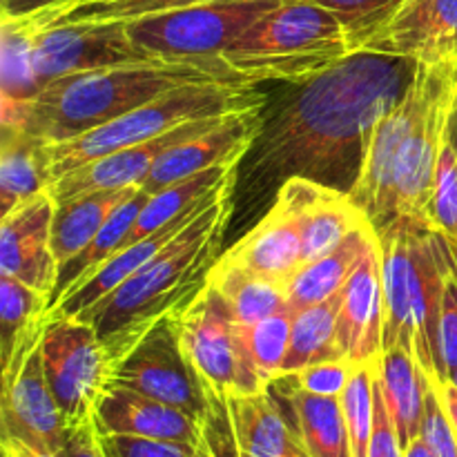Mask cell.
Segmentation results:
<instances>
[{"label":"cell","instance_id":"obj_20","mask_svg":"<svg viewBox=\"0 0 457 457\" xmlns=\"http://www.w3.org/2000/svg\"><path fill=\"white\" fill-rule=\"evenodd\" d=\"M384 286L379 239L342 288L337 312V342L344 361L351 366L375 364L384 346Z\"/></svg>","mask_w":457,"mask_h":457},{"label":"cell","instance_id":"obj_8","mask_svg":"<svg viewBox=\"0 0 457 457\" xmlns=\"http://www.w3.org/2000/svg\"><path fill=\"white\" fill-rule=\"evenodd\" d=\"M281 0H219L125 21L129 38L154 58H221Z\"/></svg>","mask_w":457,"mask_h":457},{"label":"cell","instance_id":"obj_39","mask_svg":"<svg viewBox=\"0 0 457 457\" xmlns=\"http://www.w3.org/2000/svg\"><path fill=\"white\" fill-rule=\"evenodd\" d=\"M422 217L446 237L457 257V152L449 138L442 145L431 199Z\"/></svg>","mask_w":457,"mask_h":457},{"label":"cell","instance_id":"obj_30","mask_svg":"<svg viewBox=\"0 0 457 457\" xmlns=\"http://www.w3.org/2000/svg\"><path fill=\"white\" fill-rule=\"evenodd\" d=\"M378 375L400 442L406 449L422 428L428 378L415 357L402 348H393L379 357Z\"/></svg>","mask_w":457,"mask_h":457},{"label":"cell","instance_id":"obj_28","mask_svg":"<svg viewBox=\"0 0 457 457\" xmlns=\"http://www.w3.org/2000/svg\"><path fill=\"white\" fill-rule=\"evenodd\" d=\"M137 190L138 186L120 187V190H98L76 196L65 204H56L52 248L58 263V272L92 244L94 237L107 223V219L114 214V210Z\"/></svg>","mask_w":457,"mask_h":457},{"label":"cell","instance_id":"obj_36","mask_svg":"<svg viewBox=\"0 0 457 457\" xmlns=\"http://www.w3.org/2000/svg\"><path fill=\"white\" fill-rule=\"evenodd\" d=\"M295 308L286 306L277 311L275 315L257 321L253 326H244V337L248 344V353L253 357V364L257 373L262 375L263 382L270 384L281 378L284 373V361L288 355L290 333H293Z\"/></svg>","mask_w":457,"mask_h":457},{"label":"cell","instance_id":"obj_35","mask_svg":"<svg viewBox=\"0 0 457 457\" xmlns=\"http://www.w3.org/2000/svg\"><path fill=\"white\" fill-rule=\"evenodd\" d=\"M43 27L38 13L3 16L0 22V94L31 101L38 96L40 83L34 67L36 34Z\"/></svg>","mask_w":457,"mask_h":457},{"label":"cell","instance_id":"obj_40","mask_svg":"<svg viewBox=\"0 0 457 457\" xmlns=\"http://www.w3.org/2000/svg\"><path fill=\"white\" fill-rule=\"evenodd\" d=\"M333 12L348 31L353 52L361 47L406 0H311Z\"/></svg>","mask_w":457,"mask_h":457},{"label":"cell","instance_id":"obj_42","mask_svg":"<svg viewBox=\"0 0 457 457\" xmlns=\"http://www.w3.org/2000/svg\"><path fill=\"white\" fill-rule=\"evenodd\" d=\"M107 457H196L199 445L137 436H101Z\"/></svg>","mask_w":457,"mask_h":457},{"label":"cell","instance_id":"obj_51","mask_svg":"<svg viewBox=\"0 0 457 457\" xmlns=\"http://www.w3.org/2000/svg\"><path fill=\"white\" fill-rule=\"evenodd\" d=\"M446 138L453 145V150L457 152V96L453 103V110H451V119H449V128H446Z\"/></svg>","mask_w":457,"mask_h":457},{"label":"cell","instance_id":"obj_6","mask_svg":"<svg viewBox=\"0 0 457 457\" xmlns=\"http://www.w3.org/2000/svg\"><path fill=\"white\" fill-rule=\"evenodd\" d=\"M259 107H266V94L259 89V85H187L172 89L80 137L43 145L49 186L89 161L137 143L152 141L187 120L226 116Z\"/></svg>","mask_w":457,"mask_h":457},{"label":"cell","instance_id":"obj_45","mask_svg":"<svg viewBox=\"0 0 457 457\" xmlns=\"http://www.w3.org/2000/svg\"><path fill=\"white\" fill-rule=\"evenodd\" d=\"M351 370L353 366L346 364V361H330V364L312 366V369L293 375V378L297 379L299 386L317 393V395L342 397L348 378H351Z\"/></svg>","mask_w":457,"mask_h":457},{"label":"cell","instance_id":"obj_22","mask_svg":"<svg viewBox=\"0 0 457 457\" xmlns=\"http://www.w3.org/2000/svg\"><path fill=\"white\" fill-rule=\"evenodd\" d=\"M237 181H239V174L232 179H228L223 186H219L217 190L210 192V195L205 196L199 205H195L192 210H187L186 214L177 217L174 221H170L168 226H163L161 230H156L154 235L145 237V239L137 241V244L129 245V248H123L120 253H116L114 257H112L110 262H107L105 266H103L101 270H98L96 275L87 281V284L80 286V288L76 290V293H71L70 297L62 299V302L58 303L52 312L76 317V315H80V312L87 311V308H92L94 303L101 302L103 297H107L110 293H114V290L119 288L123 281H128L129 277L138 270V268H143L147 262H150V259H154L161 250L168 248V245L172 244V241L177 239V237L181 235V232L186 230V228L190 226V223L195 221L201 212H204V210H208L210 205H212L217 199H221L226 192L237 190Z\"/></svg>","mask_w":457,"mask_h":457},{"label":"cell","instance_id":"obj_49","mask_svg":"<svg viewBox=\"0 0 457 457\" xmlns=\"http://www.w3.org/2000/svg\"><path fill=\"white\" fill-rule=\"evenodd\" d=\"M436 384V382H433ZM437 386V393H440L442 397V404H445V411L446 415H449L451 424H453L455 433H457V386L451 382H445V384H436Z\"/></svg>","mask_w":457,"mask_h":457},{"label":"cell","instance_id":"obj_13","mask_svg":"<svg viewBox=\"0 0 457 457\" xmlns=\"http://www.w3.org/2000/svg\"><path fill=\"white\" fill-rule=\"evenodd\" d=\"M428 83H431V65L418 62L415 79L409 92L400 103L379 120L378 129L370 141L369 159H366L364 172L360 183L353 190L351 199L360 205L361 212L369 217L370 226L378 232L391 221H395V165L406 137L418 123L428 96Z\"/></svg>","mask_w":457,"mask_h":457},{"label":"cell","instance_id":"obj_47","mask_svg":"<svg viewBox=\"0 0 457 457\" xmlns=\"http://www.w3.org/2000/svg\"><path fill=\"white\" fill-rule=\"evenodd\" d=\"M79 0H0V7H3V16H31V13H38L40 22H47L49 18H54L56 13L65 12L71 4H76Z\"/></svg>","mask_w":457,"mask_h":457},{"label":"cell","instance_id":"obj_11","mask_svg":"<svg viewBox=\"0 0 457 457\" xmlns=\"http://www.w3.org/2000/svg\"><path fill=\"white\" fill-rule=\"evenodd\" d=\"M457 96V61L431 65L427 105L406 137L395 165V212L422 217L436 181V168L446 141Z\"/></svg>","mask_w":457,"mask_h":457},{"label":"cell","instance_id":"obj_48","mask_svg":"<svg viewBox=\"0 0 457 457\" xmlns=\"http://www.w3.org/2000/svg\"><path fill=\"white\" fill-rule=\"evenodd\" d=\"M0 449H3V457H58L47 451L34 449V446L25 445L21 440H13V437H3L0 440Z\"/></svg>","mask_w":457,"mask_h":457},{"label":"cell","instance_id":"obj_46","mask_svg":"<svg viewBox=\"0 0 457 457\" xmlns=\"http://www.w3.org/2000/svg\"><path fill=\"white\" fill-rule=\"evenodd\" d=\"M58 457H107L101 445V436L94 427V420L71 428L70 437H67Z\"/></svg>","mask_w":457,"mask_h":457},{"label":"cell","instance_id":"obj_21","mask_svg":"<svg viewBox=\"0 0 457 457\" xmlns=\"http://www.w3.org/2000/svg\"><path fill=\"white\" fill-rule=\"evenodd\" d=\"M92 420L98 436H137L187 445H199L208 424V420L201 422L174 406L119 384L105 388Z\"/></svg>","mask_w":457,"mask_h":457},{"label":"cell","instance_id":"obj_19","mask_svg":"<svg viewBox=\"0 0 457 457\" xmlns=\"http://www.w3.org/2000/svg\"><path fill=\"white\" fill-rule=\"evenodd\" d=\"M263 120H266L263 107L226 116L217 128L172 147L168 154L161 156L159 163L141 183V190H145L147 195H156L183 179L195 177L217 165L241 163V159L253 150L254 141L262 134Z\"/></svg>","mask_w":457,"mask_h":457},{"label":"cell","instance_id":"obj_5","mask_svg":"<svg viewBox=\"0 0 457 457\" xmlns=\"http://www.w3.org/2000/svg\"><path fill=\"white\" fill-rule=\"evenodd\" d=\"M353 54L351 38L333 12L311 0H281L248 27L223 61L254 83L302 85Z\"/></svg>","mask_w":457,"mask_h":457},{"label":"cell","instance_id":"obj_53","mask_svg":"<svg viewBox=\"0 0 457 457\" xmlns=\"http://www.w3.org/2000/svg\"><path fill=\"white\" fill-rule=\"evenodd\" d=\"M79 3H94V0H79ZM76 3V4H79ZM71 7H74V4H71Z\"/></svg>","mask_w":457,"mask_h":457},{"label":"cell","instance_id":"obj_12","mask_svg":"<svg viewBox=\"0 0 457 457\" xmlns=\"http://www.w3.org/2000/svg\"><path fill=\"white\" fill-rule=\"evenodd\" d=\"M145 61L159 58L129 38L125 21L40 27L36 34L34 67L40 89L62 76Z\"/></svg>","mask_w":457,"mask_h":457},{"label":"cell","instance_id":"obj_44","mask_svg":"<svg viewBox=\"0 0 457 457\" xmlns=\"http://www.w3.org/2000/svg\"><path fill=\"white\" fill-rule=\"evenodd\" d=\"M369 457H404V446H402L400 433H397L391 411H388L386 400H384L379 375L375 378V422Z\"/></svg>","mask_w":457,"mask_h":457},{"label":"cell","instance_id":"obj_16","mask_svg":"<svg viewBox=\"0 0 457 457\" xmlns=\"http://www.w3.org/2000/svg\"><path fill=\"white\" fill-rule=\"evenodd\" d=\"M0 424L3 437H13L34 449L58 455L65 446L70 424L45 378L40 348L31 353L16 375L3 379Z\"/></svg>","mask_w":457,"mask_h":457},{"label":"cell","instance_id":"obj_3","mask_svg":"<svg viewBox=\"0 0 457 457\" xmlns=\"http://www.w3.org/2000/svg\"><path fill=\"white\" fill-rule=\"evenodd\" d=\"M187 85H259L223 58H159L52 80L31 101L22 132L43 145L70 141Z\"/></svg>","mask_w":457,"mask_h":457},{"label":"cell","instance_id":"obj_29","mask_svg":"<svg viewBox=\"0 0 457 457\" xmlns=\"http://www.w3.org/2000/svg\"><path fill=\"white\" fill-rule=\"evenodd\" d=\"M205 286L219 295L232 320L241 326H253L288 306V288L266 279L257 272L219 257L210 268Z\"/></svg>","mask_w":457,"mask_h":457},{"label":"cell","instance_id":"obj_17","mask_svg":"<svg viewBox=\"0 0 457 457\" xmlns=\"http://www.w3.org/2000/svg\"><path fill=\"white\" fill-rule=\"evenodd\" d=\"M360 49L427 65L457 61V0H406Z\"/></svg>","mask_w":457,"mask_h":457},{"label":"cell","instance_id":"obj_2","mask_svg":"<svg viewBox=\"0 0 457 457\" xmlns=\"http://www.w3.org/2000/svg\"><path fill=\"white\" fill-rule=\"evenodd\" d=\"M232 195L235 190L214 201L168 248L138 268L114 293L76 315L94 326L112 369L159 321L177 315L204 290L235 210Z\"/></svg>","mask_w":457,"mask_h":457},{"label":"cell","instance_id":"obj_38","mask_svg":"<svg viewBox=\"0 0 457 457\" xmlns=\"http://www.w3.org/2000/svg\"><path fill=\"white\" fill-rule=\"evenodd\" d=\"M219 3V0H94L79 3L65 12L49 18L43 27L71 25V22H105V21H134L152 13L174 12V9L196 7V4Z\"/></svg>","mask_w":457,"mask_h":457},{"label":"cell","instance_id":"obj_9","mask_svg":"<svg viewBox=\"0 0 457 457\" xmlns=\"http://www.w3.org/2000/svg\"><path fill=\"white\" fill-rule=\"evenodd\" d=\"M38 348L45 378L70 431L92 422L112 378V361L94 326L79 317L49 312Z\"/></svg>","mask_w":457,"mask_h":457},{"label":"cell","instance_id":"obj_10","mask_svg":"<svg viewBox=\"0 0 457 457\" xmlns=\"http://www.w3.org/2000/svg\"><path fill=\"white\" fill-rule=\"evenodd\" d=\"M110 384L174 406L201 422L212 413V400L179 344L172 317L159 321L112 369Z\"/></svg>","mask_w":457,"mask_h":457},{"label":"cell","instance_id":"obj_23","mask_svg":"<svg viewBox=\"0 0 457 457\" xmlns=\"http://www.w3.org/2000/svg\"><path fill=\"white\" fill-rule=\"evenodd\" d=\"M266 279L288 288L303 268V244L297 221L272 201L257 226L250 228L230 250L221 254Z\"/></svg>","mask_w":457,"mask_h":457},{"label":"cell","instance_id":"obj_14","mask_svg":"<svg viewBox=\"0 0 457 457\" xmlns=\"http://www.w3.org/2000/svg\"><path fill=\"white\" fill-rule=\"evenodd\" d=\"M226 116H210V119L187 120V123L179 125V128L170 129V132L161 134V137L152 138V141L137 143V145L123 147V150L101 156V159L89 161V163L76 168L74 172L56 179V181L49 186V195L54 196L56 204H65V201L89 195V192L120 190V187L134 186L141 187V183L145 181L147 174L152 172V168L159 163L161 156L168 154L172 147L181 145V143L201 137V134H205L208 129L217 128Z\"/></svg>","mask_w":457,"mask_h":457},{"label":"cell","instance_id":"obj_4","mask_svg":"<svg viewBox=\"0 0 457 457\" xmlns=\"http://www.w3.org/2000/svg\"><path fill=\"white\" fill-rule=\"evenodd\" d=\"M379 235L384 286V353L402 348L431 382H442L440 312L457 257L424 217L400 214ZM382 353V355H384Z\"/></svg>","mask_w":457,"mask_h":457},{"label":"cell","instance_id":"obj_52","mask_svg":"<svg viewBox=\"0 0 457 457\" xmlns=\"http://www.w3.org/2000/svg\"><path fill=\"white\" fill-rule=\"evenodd\" d=\"M449 382H451V384H455V386H457V369L453 370V373L449 375Z\"/></svg>","mask_w":457,"mask_h":457},{"label":"cell","instance_id":"obj_7","mask_svg":"<svg viewBox=\"0 0 457 457\" xmlns=\"http://www.w3.org/2000/svg\"><path fill=\"white\" fill-rule=\"evenodd\" d=\"M172 324L210 400L226 404L235 395L268 391L248 353L244 326L232 320L226 303L210 286H204L183 311L172 315Z\"/></svg>","mask_w":457,"mask_h":457},{"label":"cell","instance_id":"obj_25","mask_svg":"<svg viewBox=\"0 0 457 457\" xmlns=\"http://www.w3.org/2000/svg\"><path fill=\"white\" fill-rule=\"evenodd\" d=\"M270 391L288 406V418L306 457H353L342 397L306 391L293 375L275 379Z\"/></svg>","mask_w":457,"mask_h":457},{"label":"cell","instance_id":"obj_33","mask_svg":"<svg viewBox=\"0 0 457 457\" xmlns=\"http://www.w3.org/2000/svg\"><path fill=\"white\" fill-rule=\"evenodd\" d=\"M237 174H239V163H223L217 165V168L205 170V172L195 174V177L183 179V181L174 183V186L165 187V190L156 192V195H150L147 204L143 205V210L138 212L132 232H129V237L125 239L123 248H129V245H134L137 241L154 235L156 230L168 226L170 221H174L177 217L186 214L187 210H192L195 205H199L210 192H214L219 186H223L228 179L237 177Z\"/></svg>","mask_w":457,"mask_h":457},{"label":"cell","instance_id":"obj_50","mask_svg":"<svg viewBox=\"0 0 457 457\" xmlns=\"http://www.w3.org/2000/svg\"><path fill=\"white\" fill-rule=\"evenodd\" d=\"M404 457H433V451H431V446L427 445V440H424L422 436H418L404 449Z\"/></svg>","mask_w":457,"mask_h":457},{"label":"cell","instance_id":"obj_26","mask_svg":"<svg viewBox=\"0 0 457 457\" xmlns=\"http://www.w3.org/2000/svg\"><path fill=\"white\" fill-rule=\"evenodd\" d=\"M52 297L12 277H0V366L3 379L25 366L43 339Z\"/></svg>","mask_w":457,"mask_h":457},{"label":"cell","instance_id":"obj_41","mask_svg":"<svg viewBox=\"0 0 457 457\" xmlns=\"http://www.w3.org/2000/svg\"><path fill=\"white\" fill-rule=\"evenodd\" d=\"M420 436L431 446L433 457H457V433L446 415L442 397L436 384L428 379L427 402H424V418Z\"/></svg>","mask_w":457,"mask_h":457},{"label":"cell","instance_id":"obj_43","mask_svg":"<svg viewBox=\"0 0 457 457\" xmlns=\"http://www.w3.org/2000/svg\"><path fill=\"white\" fill-rule=\"evenodd\" d=\"M440 369L442 382H449V375L457 369V268L446 281L440 312Z\"/></svg>","mask_w":457,"mask_h":457},{"label":"cell","instance_id":"obj_1","mask_svg":"<svg viewBox=\"0 0 457 457\" xmlns=\"http://www.w3.org/2000/svg\"><path fill=\"white\" fill-rule=\"evenodd\" d=\"M415 70L409 58L357 49L299 85L263 120L245 192L259 199L268 187L302 177L351 196L379 120L409 92Z\"/></svg>","mask_w":457,"mask_h":457},{"label":"cell","instance_id":"obj_34","mask_svg":"<svg viewBox=\"0 0 457 457\" xmlns=\"http://www.w3.org/2000/svg\"><path fill=\"white\" fill-rule=\"evenodd\" d=\"M49 190L43 143L25 132H3L0 150V210L12 212L18 204Z\"/></svg>","mask_w":457,"mask_h":457},{"label":"cell","instance_id":"obj_15","mask_svg":"<svg viewBox=\"0 0 457 457\" xmlns=\"http://www.w3.org/2000/svg\"><path fill=\"white\" fill-rule=\"evenodd\" d=\"M56 201L49 190L18 204L0 223V277H12L52 297L58 263L52 248Z\"/></svg>","mask_w":457,"mask_h":457},{"label":"cell","instance_id":"obj_37","mask_svg":"<svg viewBox=\"0 0 457 457\" xmlns=\"http://www.w3.org/2000/svg\"><path fill=\"white\" fill-rule=\"evenodd\" d=\"M375 378H378V361L353 366L351 378L342 393V409L353 457H369L375 422Z\"/></svg>","mask_w":457,"mask_h":457},{"label":"cell","instance_id":"obj_18","mask_svg":"<svg viewBox=\"0 0 457 457\" xmlns=\"http://www.w3.org/2000/svg\"><path fill=\"white\" fill-rule=\"evenodd\" d=\"M275 204L297 221L306 263L324 257L346 237L370 223L351 196L311 179L293 177L281 183Z\"/></svg>","mask_w":457,"mask_h":457},{"label":"cell","instance_id":"obj_31","mask_svg":"<svg viewBox=\"0 0 457 457\" xmlns=\"http://www.w3.org/2000/svg\"><path fill=\"white\" fill-rule=\"evenodd\" d=\"M150 195L145 190L138 187L129 199H125L119 208L114 210L110 219H107L105 226L101 228L96 237H94L92 244L79 254V257L71 259L61 272H58L56 288L52 293V306H49V312L58 306L65 297H70L71 293L80 288V286L87 284L120 248H123L125 239L132 232L134 221H137L138 212L143 210V205L147 204Z\"/></svg>","mask_w":457,"mask_h":457},{"label":"cell","instance_id":"obj_27","mask_svg":"<svg viewBox=\"0 0 457 457\" xmlns=\"http://www.w3.org/2000/svg\"><path fill=\"white\" fill-rule=\"evenodd\" d=\"M379 239L373 226H364L353 232L335 250L326 253L315 262L303 263L288 286V303L295 311H303L308 306L326 302L346 286L355 268L370 250V245Z\"/></svg>","mask_w":457,"mask_h":457},{"label":"cell","instance_id":"obj_32","mask_svg":"<svg viewBox=\"0 0 457 457\" xmlns=\"http://www.w3.org/2000/svg\"><path fill=\"white\" fill-rule=\"evenodd\" d=\"M339 303H342V290L326 302L295 312L288 355H286L281 378L303 373L312 366L344 361L337 342Z\"/></svg>","mask_w":457,"mask_h":457},{"label":"cell","instance_id":"obj_24","mask_svg":"<svg viewBox=\"0 0 457 457\" xmlns=\"http://www.w3.org/2000/svg\"><path fill=\"white\" fill-rule=\"evenodd\" d=\"M226 413L239 457H306L284 402L270 388L230 397Z\"/></svg>","mask_w":457,"mask_h":457}]
</instances>
